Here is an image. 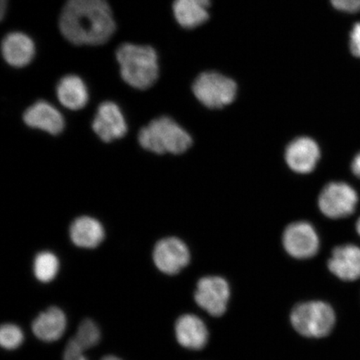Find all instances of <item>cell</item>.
Returning <instances> with one entry per match:
<instances>
[{
    "label": "cell",
    "instance_id": "cell-1",
    "mask_svg": "<svg viewBox=\"0 0 360 360\" xmlns=\"http://www.w3.org/2000/svg\"><path fill=\"white\" fill-rule=\"evenodd\" d=\"M58 26L68 41L80 46L105 44L116 30L114 15L107 0H67Z\"/></svg>",
    "mask_w": 360,
    "mask_h": 360
},
{
    "label": "cell",
    "instance_id": "cell-2",
    "mask_svg": "<svg viewBox=\"0 0 360 360\" xmlns=\"http://www.w3.org/2000/svg\"><path fill=\"white\" fill-rule=\"evenodd\" d=\"M115 56L121 77L129 86L146 90L159 79V58L154 48L148 45L124 43L117 49Z\"/></svg>",
    "mask_w": 360,
    "mask_h": 360
},
{
    "label": "cell",
    "instance_id": "cell-3",
    "mask_svg": "<svg viewBox=\"0 0 360 360\" xmlns=\"http://www.w3.org/2000/svg\"><path fill=\"white\" fill-rule=\"evenodd\" d=\"M138 141L145 150L158 155H179L192 146L190 134L169 117L153 120L141 129Z\"/></svg>",
    "mask_w": 360,
    "mask_h": 360
},
{
    "label": "cell",
    "instance_id": "cell-4",
    "mask_svg": "<svg viewBox=\"0 0 360 360\" xmlns=\"http://www.w3.org/2000/svg\"><path fill=\"white\" fill-rule=\"evenodd\" d=\"M290 322L300 335L321 339L334 330L336 314L330 304L323 301H309L292 309Z\"/></svg>",
    "mask_w": 360,
    "mask_h": 360
},
{
    "label": "cell",
    "instance_id": "cell-5",
    "mask_svg": "<svg viewBox=\"0 0 360 360\" xmlns=\"http://www.w3.org/2000/svg\"><path fill=\"white\" fill-rule=\"evenodd\" d=\"M360 204L359 191L344 181L328 183L319 197V207L326 217L342 219L356 212Z\"/></svg>",
    "mask_w": 360,
    "mask_h": 360
},
{
    "label": "cell",
    "instance_id": "cell-6",
    "mask_svg": "<svg viewBox=\"0 0 360 360\" xmlns=\"http://www.w3.org/2000/svg\"><path fill=\"white\" fill-rule=\"evenodd\" d=\"M193 91L202 105L210 109H220L235 100L237 85L226 76L216 72H205L195 79Z\"/></svg>",
    "mask_w": 360,
    "mask_h": 360
},
{
    "label": "cell",
    "instance_id": "cell-7",
    "mask_svg": "<svg viewBox=\"0 0 360 360\" xmlns=\"http://www.w3.org/2000/svg\"><path fill=\"white\" fill-rule=\"evenodd\" d=\"M231 290L224 278L210 276L198 282L195 299L198 305L214 317L226 311Z\"/></svg>",
    "mask_w": 360,
    "mask_h": 360
},
{
    "label": "cell",
    "instance_id": "cell-8",
    "mask_svg": "<svg viewBox=\"0 0 360 360\" xmlns=\"http://www.w3.org/2000/svg\"><path fill=\"white\" fill-rule=\"evenodd\" d=\"M283 245L292 257L308 259L318 253L319 238L311 224L296 222L283 232Z\"/></svg>",
    "mask_w": 360,
    "mask_h": 360
},
{
    "label": "cell",
    "instance_id": "cell-9",
    "mask_svg": "<svg viewBox=\"0 0 360 360\" xmlns=\"http://www.w3.org/2000/svg\"><path fill=\"white\" fill-rule=\"evenodd\" d=\"M92 129L101 141L110 143L123 138L127 134L128 125L120 106L115 102L105 101L98 107Z\"/></svg>",
    "mask_w": 360,
    "mask_h": 360
},
{
    "label": "cell",
    "instance_id": "cell-10",
    "mask_svg": "<svg viewBox=\"0 0 360 360\" xmlns=\"http://www.w3.org/2000/svg\"><path fill=\"white\" fill-rule=\"evenodd\" d=\"M153 258L161 272L173 276L187 266L190 263L191 254L182 240L169 237L157 243Z\"/></svg>",
    "mask_w": 360,
    "mask_h": 360
},
{
    "label": "cell",
    "instance_id": "cell-11",
    "mask_svg": "<svg viewBox=\"0 0 360 360\" xmlns=\"http://www.w3.org/2000/svg\"><path fill=\"white\" fill-rule=\"evenodd\" d=\"M328 268L339 280L356 282L360 280V245L352 244L336 246L328 260Z\"/></svg>",
    "mask_w": 360,
    "mask_h": 360
},
{
    "label": "cell",
    "instance_id": "cell-12",
    "mask_svg": "<svg viewBox=\"0 0 360 360\" xmlns=\"http://www.w3.org/2000/svg\"><path fill=\"white\" fill-rule=\"evenodd\" d=\"M22 120L32 129L42 130L52 135L60 134L65 128V120L61 112L51 103L39 101L27 109Z\"/></svg>",
    "mask_w": 360,
    "mask_h": 360
},
{
    "label": "cell",
    "instance_id": "cell-13",
    "mask_svg": "<svg viewBox=\"0 0 360 360\" xmlns=\"http://www.w3.org/2000/svg\"><path fill=\"white\" fill-rule=\"evenodd\" d=\"M319 158H321V150L317 143L307 137L295 139L286 148L287 164L297 173L312 172L316 167Z\"/></svg>",
    "mask_w": 360,
    "mask_h": 360
},
{
    "label": "cell",
    "instance_id": "cell-14",
    "mask_svg": "<svg viewBox=\"0 0 360 360\" xmlns=\"http://www.w3.org/2000/svg\"><path fill=\"white\" fill-rule=\"evenodd\" d=\"M1 52L8 65L24 68L34 60L35 44L28 34L15 31L6 34L3 39Z\"/></svg>",
    "mask_w": 360,
    "mask_h": 360
},
{
    "label": "cell",
    "instance_id": "cell-15",
    "mask_svg": "<svg viewBox=\"0 0 360 360\" xmlns=\"http://www.w3.org/2000/svg\"><path fill=\"white\" fill-rule=\"evenodd\" d=\"M174 330L179 344L188 349L200 350L208 343V328L196 315L180 316L175 323Z\"/></svg>",
    "mask_w": 360,
    "mask_h": 360
},
{
    "label": "cell",
    "instance_id": "cell-16",
    "mask_svg": "<svg viewBox=\"0 0 360 360\" xmlns=\"http://www.w3.org/2000/svg\"><path fill=\"white\" fill-rule=\"evenodd\" d=\"M56 96L66 109L76 111L86 106L89 94L86 84L79 76L68 75L58 81Z\"/></svg>",
    "mask_w": 360,
    "mask_h": 360
},
{
    "label": "cell",
    "instance_id": "cell-17",
    "mask_svg": "<svg viewBox=\"0 0 360 360\" xmlns=\"http://www.w3.org/2000/svg\"><path fill=\"white\" fill-rule=\"evenodd\" d=\"M66 326L65 313L60 309L51 307L34 319L32 330L40 340L55 342L64 335Z\"/></svg>",
    "mask_w": 360,
    "mask_h": 360
},
{
    "label": "cell",
    "instance_id": "cell-18",
    "mask_svg": "<svg viewBox=\"0 0 360 360\" xmlns=\"http://www.w3.org/2000/svg\"><path fill=\"white\" fill-rule=\"evenodd\" d=\"M70 236L76 246L94 249L100 245L105 238V229L97 219L82 216L72 223Z\"/></svg>",
    "mask_w": 360,
    "mask_h": 360
},
{
    "label": "cell",
    "instance_id": "cell-19",
    "mask_svg": "<svg viewBox=\"0 0 360 360\" xmlns=\"http://www.w3.org/2000/svg\"><path fill=\"white\" fill-rule=\"evenodd\" d=\"M210 6V0H174V15L183 28H196L208 20Z\"/></svg>",
    "mask_w": 360,
    "mask_h": 360
},
{
    "label": "cell",
    "instance_id": "cell-20",
    "mask_svg": "<svg viewBox=\"0 0 360 360\" xmlns=\"http://www.w3.org/2000/svg\"><path fill=\"white\" fill-rule=\"evenodd\" d=\"M60 263L55 255L51 252H41L34 259V276L40 282H51L57 276Z\"/></svg>",
    "mask_w": 360,
    "mask_h": 360
},
{
    "label": "cell",
    "instance_id": "cell-21",
    "mask_svg": "<svg viewBox=\"0 0 360 360\" xmlns=\"http://www.w3.org/2000/svg\"><path fill=\"white\" fill-rule=\"evenodd\" d=\"M101 330L91 319H84L80 323L73 340L82 350H86L98 344L101 340Z\"/></svg>",
    "mask_w": 360,
    "mask_h": 360
},
{
    "label": "cell",
    "instance_id": "cell-22",
    "mask_svg": "<svg viewBox=\"0 0 360 360\" xmlns=\"http://www.w3.org/2000/svg\"><path fill=\"white\" fill-rule=\"evenodd\" d=\"M24 341V334L20 327L13 323H6L0 330V344L6 349L19 348Z\"/></svg>",
    "mask_w": 360,
    "mask_h": 360
},
{
    "label": "cell",
    "instance_id": "cell-23",
    "mask_svg": "<svg viewBox=\"0 0 360 360\" xmlns=\"http://www.w3.org/2000/svg\"><path fill=\"white\" fill-rule=\"evenodd\" d=\"M337 10L347 13L360 11V0H330Z\"/></svg>",
    "mask_w": 360,
    "mask_h": 360
},
{
    "label": "cell",
    "instance_id": "cell-24",
    "mask_svg": "<svg viewBox=\"0 0 360 360\" xmlns=\"http://www.w3.org/2000/svg\"><path fill=\"white\" fill-rule=\"evenodd\" d=\"M64 360H87V359L84 355V350L81 349L73 340H70L66 345Z\"/></svg>",
    "mask_w": 360,
    "mask_h": 360
},
{
    "label": "cell",
    "instance_id": "cell-25",
    "mask_svg": "<svg viewBox=\"0 0 360 360\" xmlns=\"http://www.w3.org/2000/svg\"><path fill=\"white\" fill-rule=\"evenodd\" d=\"M349 46L351 53L360 58V22L354 25L350 33Z\"/></svg>",
    "mask_w": 360,
    "mask_h": 360
},
{
    "label": "cell",
    "instance_id": "cell-26",
    "mask_svg": "<svg viewBox=\"0 0 360 360\" xmlns=\"http://www.w3.org/2000/svg\"><path fill=\"white\" fill-rule=\"evenodd\" d=\"M350 170L354 176L360 181V151L353 158L350 164Z\"/></svg>",
    "mask_w": 360,
    "mask_h": 360
},
{
    "label": "cell",
    "instance_id": "cell-27",
    "mask_svg": "<svg viewBox=\"0 0 360 360\" xmlns=\"http://www.w3.org/2000/svg\"><path fill=\"white\" fill-rule=\"evenodd\" d=\"M8 0H0V15H1V20L4 19V15L7 11Z\"/></svg>",
    "mask_w": 360,
    "mask_h": 360
},
{
    "label": "cell",
    "instance_id": "cell-28",
    "mask_svg": "<svg viewBox=\"0 0 360 360\" xmlns=\"http://www.w3.org/2000/svg\"><path fill=\"white\" fill-rule=\"evenodd\" d=\"M354 231L355 233H356V235L360 238V215L359 216V218L356 219V221H355Z\"/></svg>",
    "mask_w": 360,
    "mask_h": 360
},
{
    "label": "cell",
    "instance_id": "cell-29",
    "mask_svg": "<svg viewBox=\"0 0 360 360\" xmlns=\"http://www.w3.org/2000/svg\"><path fill=\"white\" fill-rule=\"evenodd\" d=\"M101 360H122L115 356H112V355H109V356H105Z\"/></svg>",
    "mask_w": 360,
    "mask_h": 360
}]
</instances>
